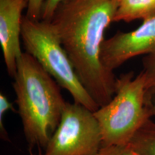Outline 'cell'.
<instances>
[{
	"instance_id": "52a82bcc",
	"label": "cell",
	"mask_w": 155,
	"mask_h": 155,
	"mask_svg": "<svg viewBox=\"0 0 155 155\" xmlns=\"http://www.w3.org/2000/svg\"><path fill=\"white\" fill-rule=\"evenodd\" d=\"M30 0H0V43L9 76L14 78L21 50L22 12L28 9Z\"/></svg>"
},
{
	"instance_id": "ba28073f",
	"label": "cell",
	"mask_w": 155,
	"mask_h": 155,
	"mask_svg": "<svg viewBox=\"0 0 155 155\" xmlns=\"http://www.w3.org/2000/svg\"><path fill=\"white\" fill-rule=\"evenodd\" d=\"M155 17V0H118L114 22H131Z\"/></svg>"
},
{
	"instance_id": "4fadbf2b",
	"label": "cell",
	"mask_w": 155,
	"mask_h": 155,
	"mask_svg": "<svg viewBox=\"0 0 155 155\" xmlns=\"http://www.w3.org/2000/svg\"><path fill=\"white\" fill-rule=\"evenodd\" d=\"M45 0H30L26 16L34 20H40Z\"/></svg>"
},
{
	"instance_id": "9a60e30c",
	"label": "cell",
	"mask_w": 155,
	"mask_h": 155,
	"mask_svg": "<svg viewBox=\"0 0 155 155\" xmlns=\"http://www.w3.org/2000/svg\"><path fill=\"white\" fill-rule=\"evenodd\" d=\"M29 155H45V154H44V152H42V150H39L38 152L37 153L33 152V151L32 150H29Z\"/></svg>"
},
{
	"instance_id": "7c38bea8",
	"label": "cell",
	"mask_w": 155,
	"mask_h": 155,
	"mask_svg": "<svg viewBox=\"0 0 155 155\" xmlns=\"http://www.w3.org/2000/svg\"><path fill=\"white\" fill-rule=\"evenodd\" d=\"M96 155H134L131 144L102 146Z\"/></svg>"
},
{
	"instance_id": "3957f363",
	"label": "cell",
	"mask_w": 155,
	"mask_h": 155,
	"mask_svg": "<svg viewBox=\"0 0 155 155\" xmlns=\"http://www.w3.org/2000/svg\"><path fill=\"white\" fill-rule=\"evenodd\" d=\"M153 106L143 71L136 77L129 72L117 78L113 98L94 111L101 130L103 146L129 144L154 116Z\"/></svg>"
},
{
	"instance_id": "9c48e42d",
	"label": "cell",
	"mask_w": 155,
	"mask_h": 155,
	"mask_svg": "<svg viewBox=\"0 0 155 155\" xmlns=\"http://www.w3.org/2000/svg\"><path fill=\"white\" fill-rule=\"evenodd\" d=\"M129 144L134 155H155V121H147Z\"/></svg>"
},
{
	"instance_id": "7a4b0ae2",
	"label": "cell",
	"mask_w": 155,
	"mask_h": 155,
	"mask_svg": "<svg viewBox=\"0 0 155 155\" xmlns=\"http://www.w3.org/2000/svg\"><path fill=\"white\" fill-rule=\"evenodd\" d=\"M13 78L17 113L29 150L44 151L61 121L67 102L61 86L26 52L19 58Z\"/></svg>"
},
{
	"instance_id": "30bf717a",
	"label": "cell",
	"mask_w": 155,
	"mask_h": 155,
	"mask_svg": "<svg viewBox=\"0 0 155 155\" xmlns=\"http://www.w3.org/2000/svg\"><path fill=\"white\" fill-rule=\"evenodd\" d=\"M143 72L146 77L148 94L151 96L155 95V50L142 59Z\"/></svg>"
},
{
	"instance_id": "5bb4252c",
	"label": "cell",
	"mask_w": 155,
	"mask_h": 155,
	"mask_svg": "<svg viewBox=\"0 0 155 155\" xmlns=\"http://www.w3.org/2000/svg\"><path fill=\"white\" fill-rule=\"evenodd\" d=\"M65 1L66 0H45L42 9L41 19L50 22L58 6Z\"/></svg>"
},
{
	"instance_id": "8fae6325",
	"label": "cell",
	"mask_w": 155,
	"mask_h": 155,
	"mask_svg": "<svg viewBox=\"0 0 155 155\" xmlns=\"http://www.w3.org/2000/svg\"><path fill=\"white\" fill-rule=\"evenodd\" d=\"M12 111L17 113V110L14 108V104L3 93L0 94V138L5 141H9V135L5 125V116L7 112Z\"/></svg>"
},
{
	"instance_id": "6da1fadb",
	"label": "cell",
	"mask_w": 155,
	"mask_h": 155,
	"mask_svg": "<svg viewBox=\"0 0 155 155\" xmlns=\"http://www.w3.org/2000/svg\"><path fill=\"white\" fill-rule=\"evenodd\" d=\"M117 7L118 0H66L50 21L79 80L99 107L116 93L117 78L102 63L101 52Z\"/></svg>"
},
{
	"instance_id": "5b68a950",
	"label": "cell",
	"mask_w": 155,
	"mask_h": 155,
	"mask_svg": "<svg viewBox=\"0 0 155 155\" xmlns=\"http://www.w3.org/2000/svg\"><path fill=\"white\" fill-rule=\"evenodd\" d=\"M103 146L101 130L94 111L66 102L45 155H96Z\"/></svg>"
},
{
	"instance_id": "277c9868",
	"label": "cell",
	"mask_w": 155,
	"mask_h": 155,
	"mask_svg": "<svg viewBox=\"0 0 155 155\" xmlns=\"http://www.w3.org/2000/svg\"><path fill=\"white\" fill-rule=\"evenodd\" d=\"M22 40L25 52L34 57L61 88L67 91L75 103L96 111L99 106L79 80L69 56L49 21L22 19Z\"/></svg>"
},
{
	"instance_id": "8992f818",
	"label": "cell",
	"mask_w": 155,
	"mask_h": 155,
	"mask_svg": "<svg viewBox=\"0 0 155 155\" xmlns=\"http://www.w3.org/2000/svg\"><path fill=\"white\" fill-rule=\"evenodd\" d=\"M155 50V17L144 19L137 28L130 32H118L105 40L101 59L111 71L139 55H147Z\"/></svg>"
}]
</instances>
